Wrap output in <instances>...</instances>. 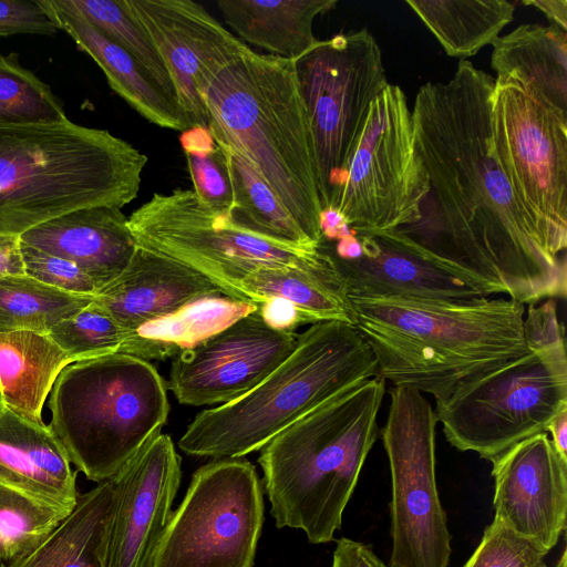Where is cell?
<instances>
[{
    "label": "cell",
    "instance_id": "4316f807",
    "mask_svg": "<svg viewBox=\"0 0 567 567\" xmlns=\"http://www.w3.org/2000/svg\"><path fill=\"white\" fill-rule=\"evenodd\" d=\"M245 300L258 306L269 297L289 300L306 323L343 321L354 326L355 317L346 281L337 266L324 271L264 266L239 284Z\"/></svg>",
    "mask_w": 567,
    "mask_h": 567
},
{
    "label": "cell",
    "instance_id": "ee69618b",
    "mask_svg": "<svg viewBox=\"0 0 567 567\" xmlns=\"http://www.w3.org/2000/svg\"><path fill=\"white\" fill-rule=\"evenodd\" d=\"M522 3L540 10L551 25L567 32V0H524Z\"/></svg>",
    "mask_w": 567,
    "mask_h": 567
},
{
    "label": "cell",
    "instance_id": "2e32d148",
    "mask_svg": "<svg viewBox=\"0 0 567 567\" xmlns=\"http://www.w3.org/2000/svg\"><path fill=\"white\" fill-rule=\"evenodd\" d=\"M182 478L172 439L159 433L110 481L113 505L103 545V567H152Z\"/></svg>",
    "mask_w": 567,
    "mask_h": 567
},
{
    "label": "cell",
    "instance_id": "f35d334b",
    "mask_svg": "<svg viewBox=\"0 0 567 567\" xmlns=\"http://www.w3.org/2000/svg\"><path fill=\"white\" fill-rule=\"evenodd\" d=\"M20 250L27 276L69 293L96 295L91 278L74 262L21 241Z\"/></svg>",
    "mask_w": 567,
    "mask_h": 567
},
{
    "label": "cell",
    "instance_id": "4dcf8cb0",
    "mask_svg": "<svg viewBox=\"0 0 567 567\" xmlns=\"http://www.w3.org/2000/svg\"><path fill=\"white\" fill-rule=\"evenodd\" d=\"M48 336L73 361L120 353L143 360H164L177 351L123 328L94 299L75 315L62 319Z\"/></svg>",
    "mask_w": 567,
    "mask_h": 567
},
{
    "label": "cell",
    "instance_id": "ac0fdd59",
    "mask_svg": "<svg viewBox=\"0 0 567 567\" xmlns=\"http://www.w3.org/2000/svg\"><path fill=\"white\" fill-rule=\"evenodd\" d=\"M492 465L494 518L547 555L566 529L567 461L547 433H539Z\"/></svg>",
    "mask_w": 567,
    "mask_h": 567
},
{
    "label": "cell",
    "instance_id": "7c38bea8",
    "mask_svg": "<svg viewBox=\"0 0 567 567\" xmlns=\"http://www.w3.org/2000/svg\"><path fill=\"white\" fill-rule=\"evenodd\" d=\"M264 491L245 458H215L195 471L172 512L152 567H254Z\"/></svg>",
    "mask_w": 567,
    "mask_h": 567
},
{
    "label": "cell",
    "instance_id": "f1b7e54d",
    "mask_svg": "<svg viewBox=\"0 0 567 567\" xmlns=\"http://www.w3.org/2000/svg\"><path fill=\"white\" fill-rule=\"evenodd\" d=\"M446 54L461 60L492 44L514 17L506 0H406Z\"/></svg>",
    "mask_w": 567,
    "mask_h": 567
},
{
    "label": "cell",
    "instance_id": "30bf717a",
    "mask_svg": "<svg viewBox=\"0 0 567 567\" xmlns=\"http://www.w3.org/2000/svg\"><path fill=\"white\" fill-rule=\"evenodd\" d=\"M492 132L497 162L549 258L566 264L567 114L514 75L494 80Z\"/></svg>",
    "mask_w": 567,
    "mask_h": 567
},
{
    "label": "cell",
    "instance_id": "b9f144b4",
    "mask_svg": "<svg viewBox=\"0 0 567 567\" xmlns=\"http://www.w3.org/2000/svg\"><path fill=\"white\" fill-rule=\"evenodd\" d=\"M331 567H391L370 546L347 537L336 540Z\"/></svg>",
    "mask_w": 567,
    "mask_h": 567
},
{
    "label": "cell",
    "instance_id": "8992f818",
    "mask_svg": "<svg viewBox=\"0 0 567 567\" xmlns=\"http://www.w3.org/2000/svg\"><path fill=\"white\" fill-rule=\"evenodd\" d=\"M369 343L343 321L312 323L289 357L240 398L197 414L178 441L193 456L239 458L349 386L377 375Z\"/></svg>",
    "mask_w": 567,
    "mask_h": 567
},
{
    "label": "cell",
    "instance_id": "6da1fadb",
    "mask_svg": "<svg viewBox=\"0 0 567 567\" xmlns=\"http://www.w3.org/2000/svg\"><path fill=\"white\" fill-rule=\"evenodd\" d=\"M493 87L467 60L447 82L420 87L411 111L429 192L421 219L393 231L485 297L523 305L565 298L566 264L544 251L497 162Z\"/></svg>",
    "mask_w": 567,
    "mask_h": 567
},
{
    "label": "cell",
    "instance_id": "ab89813d",
    "mask_svg": "<svg viewBox=\"0 0 567 567\" xmlns=\"http://www.w3.org/2000/svg\"><path fill=\"white\" fill-rule=\"evenodd\" d=\"M58 27L38 0H0V37L55 35Z\"/></svg>",
    "mask_w": 567,
    "mask_h": 567
},
{
    "label": "cell",
    "instance_id": "836d02e7",
    "mask_svg": "<svg viewBox=\"0 0 567 567\" xmlns=\"http://www.w3.org/2000/svg\"><path fill=\"white\" fill-rule=\"evenodd\" d=\"M73 508L0 484V566L33 551Z\"/></svg>",
    "mask_w": 567,
    "mask_h": 567
},
{
    "label": "cell",
    "instance_id": "52a82bcc",
    "mask_svg": "<svg viewBox=\"0 0 567 567\" xmlns=\"http://www.w3.org/2000/svg\"><path fill=\"white\" fill-rule=\"evenodd\" d=\"M529 351L463 383L435 401L447 442L493 461L516 443L546 433L567 410L565 330L554 299L528 305Z\"/></svg>",
    "mask_w": 567,
    "mask_h": 567
},
{
    "label": "cell",
    "instance_id": "60d3db41",
    "mask_svg": "<svg viewBox=\"0 0 567 567\" xmlns=\"http://www.w3.org/2000/svg\"><path fill=\"white\" fill-rule=\"evenodd\" d=\"M258 310L264 322L274 330L295 332L296 328L306 323L296 306L281 297L267 298Z\"/></svg>",
    "mask_w": 567,
    "mask_h": 567
},
{
    "label": "cell",
    "instance_id": "d590c367",
    "mask_svg": "<svg viewBox=\"0 0 567 567\" xmlns=\"http://www.w3.org/2000/svg\"><path fill=\"white\" fill-rule=\"evenodd\" d=\"M66 120L50 86L23 68L16 53H0V125L59 123Z\"/></svg>",
    "mask_w": 567,
    "mask_h": 567
},
{
    "label": "cell",
    "instance_id": "8d00e7d4",
    "mask_svg": "<svg viewBox=\"0 0 567 567\" xmlns=\"http://www.w3.org/2000/svg\"><path fill=\"white\" fill-rule=\"evenodd\" d=\"M193 190L213 208L228 210L233 194L225 157L205 127H190L181 135Z\"/></svg>",
    "mask_w": 567,
    "mask_h": 567
},
{
    "label": "cell",
    "instance_id": "484cf974",
    "mask_svg": "<svg viewBox=\"0 0 567 567\" xmlns=\"http://www.w3.org/2000/svg\"><path fill=\"white\" fill-rule=\"evenodd\" d=\"M74 362L43 333H0V392L3 405L34 422L60 372Z\"/></svg>",
    "mask_w": 567,
    "mask_h": 567
},
{
    "label": "cell",
    "instance_id": "7dc6e473",
    "mask_svg": "<svg viewBox=\"0 0 567 567\" xmlns=\"http://www.w3.org/2000/svg\"><path fill=\"white\" fill-rule=\"evenodd\" d=\"M3 406H4V405H3V401H2V395H1V392H0V411H1V409H2Z\"/></svg>",
    "mask_w": 567,
    "mask_h": 567
},
{
    "label": "cell",
    "instance_id": "1f68e13d",
    "mask_svg": "<svg viewBox=\"0 0 567 567\" xmlns=\"http://www.w3.org/2000/svg\"><path fill=\"white\" fill-rule=\"evenodd\" d=\"M94 296L69 293L25 274L1 277L0 333L33 331L48 334L59 321L87 306Z\"/></svg>",
    "mask_w": 567,
    "mask_h": 567
},
{
    "label": "cell",
    "instance_id": "d6986e66",
    "mask_svg": "<svg viewBox=\"0 0 567 567\" xmlns=\"http://www.w3.org/2000/svg\"><path fill=\"white\" fill-rule=\"evenodd\" d=\"M355 236L359 247L352 257L341 259L330 255L350 298L470 300L485 297L432 262L395 231Z\"/></svg>",
    "mask_w": 567,
    "mask_h": 567
},
{
    "label": "cell",
    "instance_id": "74e56055",
    "mask_svg": "<svg viewBox=\"0 0 567 567\" xmlns=\"http://www.w3.org/2000/svg\"><path fill=\"white\" fill-rule=\"evenodd\" d=\"M539 548L494 518L462 567H548Z\"/></svg>",
    "mask_w": 567,
    "mask_h": 567
},
{
    "label": "cell",
    "instance_id": "7402d4cb",
    "mask_svg": "<svg viewBox=\"0 0 567 567\" xmlns=\"http://www.w3.org/2000/svg\"><path fill=\"white\" fill-rule=\"evenodd\" d=\"M58 29L104 72L107 82L126 103L148 122L183 133L190 128L178 103L152 80L135 59L97 31L69 0H38Z\"/></svg>",
    "mask_w": 567,
    "mask_h": 567
},
{
    "label": "cell",
    "instance_id": "603a6c76",
    "mask_svg": "<svg viewBox=\"0 0 567 567\" xmlns=\"http://www.w3.org/2000/svg\"><path fill=\"white\" fill-rule=\"evenodd\" d=\"M76 472L49 425L3 406L0 411V484L74 507Z\"/></svg>",
    "mask_w": 567,
    "mask_h": 567
},
{
    "label": "cell",
    "instance_id": "ffe728a7",
    "mask_svg": "<svg viewBox=\"0 0 567 567\" xmlns=\"http://www.w3.org/2000/svg\"><path fill=\"white\" fill-rule=\"evenodd\" d=\"M225 296L212 279L166 255L137 246L126 269L94 297L126 330L205 297Z\"/></svg>",
    "mask_w": 567,
    "mask_h": 567
},
{
    "label": "cell",
    "instance_id": "bcb514c9",
    "mask_svg": "<svg viewBox=\"0 0 567 567\" xmlns=\"http://www.w3.org/2000/svg\"><path fill=\"white\" fill-rule=\"evenodd\" d=\"M566 560H567V550H566V547L564 546L560 558H559L556 567H567Z\"/></svg>",
    "mask_w": 567,
    "mask_h": 567
},
{
    "label": "cell",
    "instance_id": "e0dca14e",
    "mask_svg": "<svg viewBox=\"0 0 567 567\" xmlns=\"http://www.w3.org/2000/svg\"><path fill=\"white\" fill-rule=\"evenodd\" d=\"M153 40L190 127L208 128L202 76L249 47L192 0H125Z\"/></svg>",
    "mask_w": 567,
    "mask_h": 567
},
{
    "label": "cell",
    "instance_id": "9c48e42d",
    "mask_svg": "<svg viewBox=\"0 0 567 567\" xmlns=\"http://www.w3.org/2000/svg\"><path fill=\"white\" fill-rule=\"evenodd\" d=\"M127 224L138 246L193 267L234 299L245 300L239 284L259 267L311 272L336 267L322 247L289 246L238 227L228 210L210 207L193 189L154 193L131 214Z\"/></svg>",
    "mask_w": 567,
    "mask_h": 567
},
{
    "label": "cell",
    "instance_id": "44dd1931",
    "mask_svg": "<svg viewBox=\"0 0 567 567\" xmlns=\"http://www.w3.org/2000/svg\"><path fill=\"white\" fill-rule=\"evenodd\" d=\"M20 241L78 265L96 293L128 266L137 243L120 208L92 206L49 219L23 233Z\"/></svg>",
    "mask_w": 567,
    "mask_h": 567
},
{
    "label": "cell",
    "instance_id": "5bb4252c",
    "mask_svg": "<svg viewBox=\"0 0 567 567\" xmlns=\"http://www.w3.org/2000/svg\"><path fill=\"white\" fill-rule=\"evenodd\" d=\"M429 192L416 152L412 111L400 86L374 99L336 208L357 235H377L421 219Z\"/></svg>",
    "mask_w": 567,
    "mask_h": 567
},
{
    "label": "cell",
    "instance_id": "4fadbf2b",
    "mask_svg": "<svg viewBox=\"0 0 567 567\" xmlns=\"http://www.w3.org/2000/svg\"><path fill=\"white\" fill-rule=\"evenodd\" d=\"M380 435L391 473V567H449L452 535L435 473V412L419 391L389 390Z\"/></svg>",
    "mask_w": 567,
    "mask_h": 567
},
{
    "label": "cell",
    "instance_id": "d4e9b609",
    "mask_svg": "<svg viewBox=\"0 0 567 567\" xmlns=\"http://www.w3.org/2000/svg\"><path fill=\"white\" fill-rule=\"evenodd\" d=\"M491 65L499 75L522 80L545 102L567 114V32L522 24L493 43Z\"/></svg>",
    "mask_w": 567,
    "mask_h": 567
},
{
    "label": "cell",
    "instance_id": "7a4b0ae2",
    "mask_svg": "<svg viewBox=\"0 0 567 567\" xmlns=\"http://www.w3.org/2000/svg\"><path fill=\"white\" fill-rule=\"evenodd\" d=\"M351 302L354 327L377 359V375L435 401L529 351L525 305L511 298L352 297Z\"/></svg>",
    "mask_w": 567,
    "mask_h": 567
},
{
    "label": "cell",
    "instance_id": "d6a6232c",
    "mask_svg": "<svg viewBox=\"0 0 567 567\" xmlns=\"http://www.w3.org/2000/svg\"><path fill=\"white\" fill-rule=\"evenodd\" d=\"M258 307L252 301L227 296L205 297L142 324L135 332L142 338L172 347L178 353L195 348Z\"/></svg>",
    "mask_w": 567,
    "mask_h": 567
},
{
    "label": "cell",
    "instance_id": "83f0119b",
    "mask_svg": "<svg viewBox=\"0 0 567 567\" xmlns=\"http://www.w3.org/2000/svg\"><path fill=\"white\" fill-rule=\"evenodd\" d=\"M113 505L110 480L78 496L71 514L27 556L0 567H103V545Z\"/></svg>",
    "mask_w": 567,
    "mask_h": 567
},
{
    "label": "cell",
    "instance_id": "5b68a950",
    "mask_svg": "<svg viewBox=\"0 0 567 567\" xmlns=\"http://www.w3.org/2000/svg\"><path fill=\"white\" fill-rule=\"evenodd\" d=\"M146 163L128 142L68 118L0 125V236L79 208L121 209L136 198Z\"/></svg>",
    "mask_w": 567,
    "mask_h": 567
},
{
    "label": "cell",
    "instance_id": "cb8c5ba5",
    "mask_svg": "<svg viewBox=\"0 0 567 567\" xmlns=\"http://www.w3.org/2000/svg\"><path fill=\"white\" fill-rule=\"evenodd\" d=\"M336 4V0L217 1L226 23L247 43L292 61L319 42L313 21Z\"/></svg>",
    "mask_w": 567,
    "mask_h": 567
},
{
    "label": "cell",
    "instance_id": "8fae6325",
    "mask_svg": "<svg viewBox=\"0 0 567 567\" xmlns=\"http://www.w3.org/2000/svg\"><path fill=\"white\" fill-rule=\"evenodd\" d=\"M308 114L322 209L336 208L370 106L389 85L374 37L360 29L320 41L295 61Z\"/></svg>",
    "mask_w": 567,
    "mask_h": 567
},
{
    "label": "cell",
    "instance_id": "9a60e30c",
    "mask_svg": "<svg viewBox=\"0 0 567 567\" xmlns=\"http://www.w3.org/2000/svg\"><path fill=\"white\" fill-rule=\"evenodd\" d=\"M296 332L269 328L259 310L173 357L167 388L182 404L234 401L272 372L297 344Z\"/></svg>",
    "mask_w": 567,
    "mask_h": 567
},
{
    "label": "cell",
    "instance_id": "f546056e",
    "mask_svg": "<svg viewBox=\"0 0 567 567\" xmlns=\"http://www.w3.org/2000/svg\"><path fill=\"white\" fill-rule=\"evenodd\" d=\"M216 144L224 154L229 176L233 203L228 214L231 220L256 236L299 248L318 249L250 162L230 146Z\"/></svg>",
    "mask_w": 567,
    "mask_h": 567
},
{
    "label": "cell",
    "instance_id": "e575fe53",
    "mask_svg": "<svg viewBox=\"0 0 567 567\" xmlns=\"http://www.w3.org/2000/svg\"><path fill=\"white\" fill-rule=\"evenodd\" d=\"M69 1L97 31L131 54L165 94L177 102L163 59L147 31L130 12L125 0Z\"/></svg>",
    "mask_w": 567,
    "mask_h": 567
},
{
    "label": "cell",
    "instance_id": "7bdbcfd3",
    "mask_svg": "<svg viewBox=\"0 0 567 567\" xmlns=\"http://www.w3.org/2000/svg\"><path fill=\"white\" fill-rule=\"evenodd\" d=\"M14 275H24L20 238L0 236V278Z\"/></svg>",
    "mask_w": 567,
    "mask_h": 567
},
{
    "label": "cell",
    "instance_id": "ba28073f",
    "mask_svg": "<svg viewBox=\"0 0 567 567\" xmlns=\"http://www.w3.org/2000/svg\"><path fill=\"white\" fill-rule=\"evenodd\" d=\"M167 385L154 365L113 353L68 364L50 392L49 424L86 478L110 480L161 433Z\"/></svg>",
    "mask_w": 567,
    "mask_h": 567
},
{
    "label": "cell",
    "instance_id": "3957f363",
    "mask_svg": "<svg viewBox=\"0 0 567 567\" xmlns=\"http://www.w3.org/2000/svg\"><path fill=\"white\" fill-rule=\"evenodd\" d=\"M199 91L214 141L245 156L320 247L322 207L295 61L248 48L205 73Z\"/></svg>",
    "mask_w": 567,
    "mask_h": 567
},
{
    "label": "cell",
    "instance_id": "277c9868",
    "mask_svg": "<svg viewBox=\"0 0 567 567\" xmlns=\"http://www.w3.org/2000/svg\"><path fill=\"white\" fill-rule=\"evenodd\" d=\"M385 380L374 375L343 390L269 441L258 463L277 528L326 544L342 516L378 435Z\"/></svg>",
    "mask_w": 567,
    "mask_h": 567
},
{
    "label": "cell",
    "instance_id": "f6af8a7d",
    "mask_svg": "<svg viewBox=\"0 0 567 567\" xmlns=\"http://www.w3.org/2000/svg\"><path fill=\"white\" fill-rule=\"evenodd\" d=\"M547 432H550V441L559 456L567 461V410L560 412L551 421Z\"/></svg>",
    "mask_w": 567,
    "mask_h": 567
}]
</instances>
